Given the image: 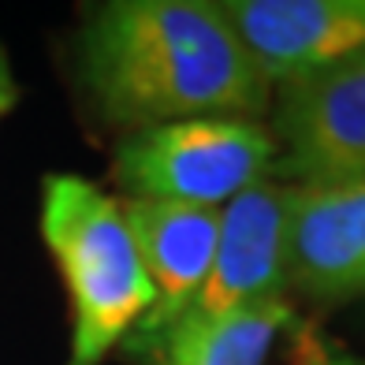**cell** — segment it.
<instances>
[{
  "label": "cell",
  "mask_w": 365,
  "mask_h": 365,
  "mask_svg": "<svg viewBox=\"0 0 365 365\" xmlns=\"http://www.w3.org/2000/svg\"><path fill=\"white\" fill-rule=\"evenodd\" d=\"M75 63L97 115L127 135L202 115L257 120L272 105V86L217 0L93 4L82 15Z\"/></svg>",
  "instance_id": "cell-1"
},
{
  "label": "cell",
  "mask_w": 365,
  "mask_h": 365,
  "mask_svg": "<svg viewBox=\"0 0 365 365\" xmlns=\"http://www.w3.org/2000/svg\"><path fill=\"white\" fill-rule=\"evenodd\" d=\"M41 239L71 302L63 365H101L153 306L123 202L75 172H53L41 179Z\"/></svg>",
  "instance_id": "cell-2"
},
{
  "label": "cell",
  "mask_w": 365,
  "mask_h": 365,
  "mask_svg": "<svg viewBox=\"0 0 365 365\" xmlns=\"http://www.w3.org/2000/svg\"><path fill=\"white\" fill-rule=\"evenodd\" d=\"M276 138L261 120L160 123L127 135L112 153V179L127 202H175L224 209L276 172Z\"/></svg>",
  "instance_id": "cell-3"
},
{
  "label": "cell",
  "mask_w": 365,
  "mask_h": 365,
  "mask_svg": "<svg viewBox=\"0 0 365 365\" xmlns=\"http://www.w3.org/2000/svg\"><path fill=\"white\" fill-rule=\"evenodd\" d=\"M276 179L291 187L365 179V48L279 86L272 108Z\"/></svg>",
  "instance_id": "cell-4"
},
{
  "label": "cell",
  "mask_w": 365,
  "mask_h": 365,
  "mask_svg": "<svg viewBox=\"0 0 365 365\" xmlns=\"http://www.w3.org/2000/svg\"><path fill=\"white\" fill-rule=\"evenodd\" d=\"M123 212L153 287V306L120 351L142 365H160L164 346L205 287L217 257L220 212L175 202H123Z\"/></svg>",
  "instance_id": "cell-5"
},
{
  "label": "cell",
  "mask_w": 365,
  "mask_h": 365,
  "mask_svg": "<svg viewBox=\"0 0 365 365\" xmlns=\"http://www.w3.org/2000/svg\"><path fill=\"white\" fill-rule=\"evenodd\" d=\"M294 187L264 179L220 209L217 257L182 324L220 321L227 313L287 298V220Z\"/></svg>",
  "instance_id": "cell-6"
},
{
  "label": "cell",
  "mask_w": 365,
  "mask_h": 365,
  "mask_svg": "<svg viewBox=\"0 0 365 365\" xmlns=\"http://www.w3.org/2000/svg\"><path fill=\"white\" fill-rule=\"evenodd\" d=\"M217 8L276 90L365 48V0H224Z\"/></svg>",
  "instance_id": "cell-7"
},
{
  "label": "cell",
  "mask_w": 365,
  "mask_h": 365,
  "mask_svg": "<svg viewBox=\"0 0 365 365\" xmlns=\"http://www.w3.org/2000/svg\"><path fill=\"white\" fill-rule=\"evenodd\" d=\"M287 287L317 302L365 294V179L294 187Z\"/></svg>",
  "instance_id": "cell-8"
},
{
  "label": "cell",
  "mask_w": 365,
  "mask_h": 365,
  "mask_svg": "<svg viewBox=\"0 0 365 365\" xmlns=\"http://www.w3.org/2000/svg\"><path fill=\"white\" fill-rule=\"evenodd\" d=\"M294 324L287 298L227 313L205 324H179L160 365H269L276 343Z\"/></svg>",
  "instance_id": "cell-9"
},
{
  "label": "cell",
  "mask_w": 365,
  "mask_h": 365,
  "mask_svg": "<svg viewBox=\"0 0 365 365\" xmlns=\"http://www.w3.org/2000/svg\"><path fill=\"white\" fill-rule=\"evenodd\" d=\"M15 101H19V82H15L11 75V60L4 53V45H0V120L15 108Z\"/></svg>",
  "instance_id": "cell-10"
}]
</instances>
